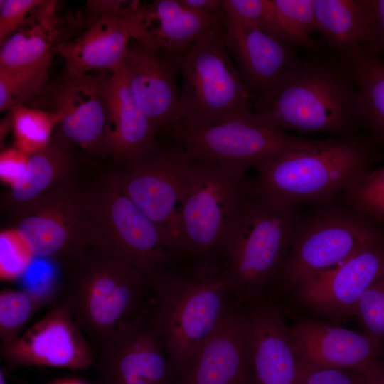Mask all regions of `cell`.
Instances as JSON below:
<instances>
[{
    "instance_id": "6da1fadb",
    "label": "cell",
    "mask_w": 384,
    "mask_h": 384,
    "mask_svg": "<svg viewBox=\"0 0 384 384\" xmlns=\"http://www.w3.org/2000/svg\"><path fill=\"white\" fill-rule=\"evenodd\" d=\"M380 148L361 133L316 140L259 164L257 176L250 179L252 193L280 209L331 201L373 169L381 157Z\"/></svg>"
},
{
    "instance_id": "7a4b0ae2",
    "label": "cell",
    "mask_w": 384,
    "mask_h": 384,
    "mask_svg": "<svg viewBox=\"0 0 384 384\" xmlns=\"http://www.w3.org/2000/svg\"><path fill=\"white\" fill-rule=\"evenodd\" d=\"M253 106L258 117L284 132L348 137L363 129L359 95L339 55L300 58Z\"/></svg>"
},
{
    "instance_id": "3957f363",
    "label": "cell",
    "mask_w": 384,
    "mask_h": 384,
    "mask_svg": "<svg viewBox=\"0 0 384 384\" xmlns=\"http://www.w3.org/2000/svg\"><path fill=\"white\" fill-rule=\"evenodd\" d=\"M150 298L149 323L159 335L176 374L215 331L233 304L218 264L198 260L191 271L168 267L146 278Z\"/></svg>"
},
{
    "instance_id": "277c9868",
    "label": "cell",
    "mask_w": 384,
    "mask_h": 384,
    "mask_svg": "<svg viewBox=\"0 0 384 384\" xmlns=\"http://www.w3.org/2000/svg\"><path fill=\"white\" fill-rule=\"evenodd\" d=\"M65 274L56 302L69 311L87 338L100 350L148 308V282L124 259L90 252Z\"/></svg>"
},
{
    "instance_id": "5b68a950",
    "label": "cell",
    "mask_w": 384,
    "mask_h": 384,
    "mask_svg": "<svg viewBox=\"0 0 384 384\" xmlns=\"http://www.w3.org/2000/svg\"><path fill=\"white\" fill-rule=\"evenodd\" d=\"M375 241H384V226L351 207L342 195L316 203L297 212L289 252L273 284L296 289Z\"/></svg>"
},
{
    "instance_id": "8992f818",
    "label": "cell",
    "mask_w": 384,
    "mask_h": 384,
    "mask_svg": "<svg viewBox=\"0 0 384 384\" xmlns=\"http://www.w3.org/2000/svg\"><path fill=\"white\" fill-rule=\"evenodd\" d=\"M298 211L250 196L217 261L237 301L260 298L273 284L289 252Z\"/></svg>"
},
{
    "instance_id": "52a82bcc",
    "label": "cell",
    "mask_w": 384,
    "mask_h": 384,
    "mask_svg": "<svg viewBox=\"0 0 384 384\" xmlns=\"http://www.w3.org/2000/svg\"><path fill=\"white\" fill-rule=\"evenodd\" d=\"M224 31L223 25L208 32L177 55L183 76L181 125L209 126L252 111V98L230 58Z\"/></svg>"
},
{
    "instance_id": "ba28073f",
    "label": "cell",
    "mask_w": 384,
    "mask_h": 384,
    "mask_svg": "<svg viewBox=\"0 0 384 384\" xmlns=\"http://www.w3.org/2000/svg\"><path fill=\"white\" fill-rule=\"evenodd\" d=\"M84 193L94 252L124 259L145 278L173 260L154 223L124 193L119 173L100 175Z\"/></svg>"
},
{
    "instance_id": "9c48e42d",
    "label": "cell",
    "mask_w": 384,
    "mask_h": 384,
    "mask_svg": "<svg viewBox=\"0 0 384 384\" xmlns=\"http://www.w3.org/2000/svg\"><path fill=\"white\" fill-rule=\"evenodd\" d=\"M252 195L244 174L191 159L182 212L185 253L217 262Z\"/></svg>"
},
{
    "instance_id": "30bf717a",
    "label": "cell",
    "mask_w": 384,
    "mask_h": 384,
    "mask_svg": "<svg viewBox=\"0 0 384 384\" xmlns=\"http://www.w3.org/2000/svg\"><path fill=\"white\" fill-rule=\"evenodd\" d=\"M170 134L192 160L242 174L276 154L309 146L316 141L289 134L253 111L209 126L188 127L178 124Z\"/></svg>"
},
{
    "instance_id": "8fae6325",
    "label": "cell",
    "mask_w": 384,
    "mask_h": 384,
    "mask_svg": "<svg viewBox=\"0 0 384 384\" xmlns=\"http://www.w3.org/2000/svg\"><path fill=\"white\" fill-rule=\"evenodd\" d=\"M191 161L176 142L159 146L119 172L124 193L154 223L164 245L174 254L186 252L182 212Z\"/></svg>"
},
{
    "instance_id": "7c38bea8",
    "label": "cell",
    "mask_w": 384,
    "mask_h": 384,
    "mask_svg": "<svg viewBox=\"0 0 384 384\" xmlns=\"http://www.w3.org/2000/svg\"><path fill=\"white\" fill-rule=\"evenodd\" d=\"M16 221L33 255L55 261L64 270L93 252L85 193L72 183L41 197Z\"/></svg>"
},
{
    "instance_id": "4fadbf2b",
    "label": "cell",
    "mask_w": 384,
    "mask_h": 384,
    "mask_svg": "<svg viewBox=\"0 0 384 384\" xmlns=\"http://www.w3.org/2000/svg\"><path fill=\"white\" fill-rule=\"evenodd\" d=\"M0 352L9 370L32 366L85 370L94 363L90 342L69 311L57 302L17 339L1 345Z\"/></svg>"
},
{
    "instance_id": "5bb4252c",
    "label": "cell",
    "mask_w": 384,
    "mask_h": 384,
    "mask_svg": "<svg viewBox=\"0 0 384 384\" xmlns=\"http://www.w3.org/2000/svg\"><path fill=\"white\" fill-rule=\"evenodd\" d=\"M176 374L147 310L100 350L99 384H176Z\"/></svg>"
},
{
    "instance_id": "9a60e30c",
    "label": "cell",
    "mask_w": 384,
    "mask_h": 384,
    "mask_svg": "<svg viewBox=\"0 0 384 384\" xmlns=\"http://www.w3.org/2000/svg\"><path fill=\"white\" fill-rule=\"evenodd\" d=\"M255 384H296L297 347L279 306L265 295L236 301Z\"/></svg>"
},
{
    "instance_id": "2e32d148",
    "label": "cell",
    "mask_w": 384,
    "mask_h": 384,
    "mask_svg": "<svg viewBox=\"0 0 384 384\" xmlns=\"http://www.w3.org/2000/svg\"><path fill=\"white\" fill-rule=\"evenodd\" d=\"M384 276V241L370 242L295 289L309 308L335 318L356 314L363 293Z\"/></svg>"
},
{
    "instance_id": "e0dca14e",
    "label": "cell",
    "mask_w": 384,
    "mask_h": 384,
    "mask_svg": "<svg viewBox=\"0 0 384 384\" xmlns=\"http://www.w3.org/2000/svg\"><path fill=\"white\" fill-rule=\"evenodd\" d=\"M131 41L124 66L132 94L157 132L171 133L179 122L177 55Z\"/></svg>"
},
{
    "instance_id": "ac0fdd59",
    "label": "cell",
    "mask_w": 384,
    "mask_h": 384,
    "mask_svg": "<svg viewBox=\"0 0 384 384\" xmlns=\"http://www.w3.org/2000/svg\"><path fill=\"white\" fill-rule=\"evenodd\" d=\"M110 74H66L53 90L52 111L63 119L56 135L88 151L105 154L106 90Z\"/></svg>"
},
{
    "instance_id": "d6986e66",
    "label": "cell",
    "mask_w": 384,
    "mask_h": 384,
    "mask_svg": "<svg viewBox=\"0 0 384 384\" xmlns=\"http://www.w3.org/2000/svg\"><path fill=\"white\" fill-rule=\"evenodd\" d=\"M176 384H255L237 303L185 363Z\"/></svg>"
},
{
    "instance_id": "ffe728a7",
    "label": "cell",
    "mask_w": 384,
    "mask_h": 384,
    "mask_svg": "<svg viewBox=\"0 0 384 384\" xmlns=\"http://www.w3.org/2000/svg\"><path fill=\"white\" fill-rule=\"evenodd\" d=\"M224 26L225 45L255 100L270 92L300 58L294 46L255 24L224 17Z\"/></svg>"
},
{
    "instance_id": "44dd1931",
    "label": "cell",
    "mask_w": 384,
    "mask_h": 384,
    "mask_svg": "<svg viewBox=\"0 0 384 384\" xmlns=\"http://www.w3.org/2000/svg\"><path fill=\"white\" fill-rule=\"evenodd\" d=\"M299 366L366 373L378 361L382 342L356 332L313 319H301L290 327Z\"/></svg>"
},
{
    "instance_id": "7402d4cb",
    "label": "cell",
    "mask_w": 384,
    "mask_h": 384,
    "mask_svg": "<svg viewBox=\"0 0 384 384\" xmlns=\"http://www.w3.org/2000/svg\"><path fill=\"white\" fill-rule=\"evenodd\" d=\"M132 39L154 48L180 55L208 32L224 25L223 9L200 13L179 0L139 4L131 11Z\"/></svg>"
},
{
    "instance_id": "603a6c76",
    "label": "cell",
    "mask_w": 384,
    "mask_h": 384,
    "mask_svg": "<svg viewBox=\"0 0 384 384\" xmlns=\"http://www.w3.org/2000/svg\"><path fill=\"white\" fill-rule=\"evenodd\" d=\"M157 132L132 94L123 63L107 81L105 154L124 165L139 161L159 147Z\"/></svg>"
},
{
    "instance_id": "cb8c5ba5",
    "label": "cell",
    "mask_w": 384,
    "mask_h": 384,
    "mask_svg": "<svg viewBox=\"0 0 384 384\" xmlns=\"http://www.w3.org/2000/svg\"><path fill=\"white\" fill-rule=\"evenodd\" d=\"M139 2L97 16L79 36L56 44L54 50L65 60L66 74L112 72L120 67L132 39L131 11Z\"/></svg>"
},
{
    "instance_id": "d4e9b609",
    "label": "cell",
    "mask_w": 384,
    "mask_h": 384,
    "mask_svg": "<svg viewBox=\"0 0 384 384\" xmlns=\"http://www.w3.org/2000/svg\"><path fill=\"white\" fill-rule=\"evenodd\" d=\"M72 144L55 134L46 147L30 156L23 177L4 198V208L15 220L49 191L72 183Z\"/></svg>"
},
{
    "instance_id": "484cf974",
    "label": "cell",
    "mask_w": 384,
    "mask_h": 384,
    "mask_svg": "<svg viewBox=\"0 0 384 384\" xmlns=\"http://www.w3.org/2000/svg\"><path fill=\"white\" fill-rule=\"evenodd\" d=\"M55 1H46L1 45L0 68L21 69L50 65L59 35Z\"/></svg>"
},
{
    "instance_id": "4316f807",
    "label": "cell",
    "mask_w": 384,
    "mask_h": 384,
    "mask_svg": "<svg viewBox=\"0 0 384 384\" xmlns=\"http://www.w3.org/2000/svg\"><path fill=\"white\" fill-rule=\"evenodd\" d=\"M338 55L358 90L363 129L384 149V60L363 46Z\"/></svg>"
},
{
    "instance_id": "83f0119b",
    "label": "cell",
    "mask_w": 384,
    "mask_h": 384,
    "mask_svg": "<svg viewBox=\"0 0 384 384\" xmlns=\"http://www.w3.org/2000/svg\"><path fill=\"white\" fill-rule=\"evenodd\" d=\"M316 31L338 54L365 46L369 22L363 0H314Z\"/></svg>"
},
{
    "instance_id": "f1b7e54d",
    "label": "cell",
    "mask_w": 384,
    "mask_h": 384,
    "mask_svg": "<svg viewBox=\"0 0 384 384\" xmlns=\"http://www.w3.org/2000/svg\"><path fill=\"white\" fill-rule=\"evenodd\" d=\"M53 295L28 289H4L0 292L1 345L14 341L43 307L56 302Z\"/></svg>"
},
{
    "instance_id": "f546056e",
    "label": "cell",
    "mask_w": 384,
    "mask_h": 384,
    "mask_svg": "<svg viewBox=\"0 0 384 384\" xmlns=\"http://www.w3.org/2000/svg\"><path fill=\"white\" fill-rule=\"evenodd\" d=\"M14 146L32 155L46 147L63 119L59 112L19 105L9 111Z\"/></svg>"
},
{
    "instance_id": "4dcf8cb0",
    "label": "cell",
    "mask_w": 384,
    "mask_h": 384,
    "mask_svg": "<svg viewBox=\"0 0 384 384\" xmlns=\"http://www.w3.org/2000/svg\"><path fill=\"white\" fill-rule=\"evenodd\" d=\"M284 42L316 51L319 42L312 38L316 31L314 0H273Z\"/></svg>"
},
{
    "instance_id": "1f68e13d",
    "label": "cell",
    "mask_w": 384,
    "mask_h": 384,
    "mask_svg": "<svg viewBox=\"0 0 384 384\" xmlns=\"http://www.w3.org/2000/svg\"><path fill=\"white\" fill-rule=\"evenodd\" d=\"M49 65L0 68V111H10L39 94L47 81Z\"/></svg>"
},
{
    "instance_id": "d6a6232c",
    "label": "cell",
    "mask_w": 384,
    "mask_h": 384,
    "mask_svg": "<svg viewBox=\"0 0 384 384\" xmlns=\"http://www.w3.org/2000/svg\"><path fill=\"white\" fill-rule=\"evenodd\" d=\"M342 196L351 207L373 222L384 225V165L372 169Z\"/></svg>"
},
{
    "instance_id": "836d02e7",
    "label": "cell",
    "mask_w": 384,
    "mask_h": 384,
    "mask_svg": "<svg viewBox=\"0 0 384 384\" xmlns=\"http://www.w3.org/2000/svg\"><path fill=\"white\" fill-rule=\"evenodd\" d=\"M225 18L255 24L283 41L273 0H221Z\"/></svg>"
},
{
    "instance_id": "e575fe53",
    "label": "cell",
    "mask_w": 384,
    "mask_h": 384,
    "mask_svg": "<svg viewBox=\"0 0 384 384\" xmlns=\"http://www.w3.org/2000/svg\"><path fill=\"white\" fill-rule=\"evenodd\" d=\"M34 257L29 247L14 228L0 233V277L14 280L21 277Z\"/></svg>"
},
{
    "instance_id": "d590c367",
    "label": "cell",
    "mask_w": 384,
    "mask_h": 384,
    "mask_svg": "<svg viewBox=\"0 0 384 384\" xmlns=\"http://www.w3.org/2000/svg\"><path fill=\"white\" fill-rule=\"evenodd\" d=\"M355 315L365 333L384 341V276L363 293Z\"/></svg>"
},
{
    "instance_id": "8d00e7d4",
    "label": "cell",
    "mask_w": 384,
    "mask_h": 384,
    "mask_svg": "<svg viewBox=\"0 0 384 384\" xmlns=\"http://www.w3.org/2000/svg\"><path fill=\"white\" fill-rule=\"evenodd\" d=\"M46 2L44 0H1L0 44L21 27Z\"/></svg>"
},
{
    "instance_id": "74e56055",
    "label": "cell",
    "mask_w": 384,
    "mask_h": 384,
    "mask_svg": "<svg viewBox=\"0 0 384 384\" xmlns=\"http://www.w3.org/2000/svg\"><path fill=\"white\" fill-rule=\"evenodd\" d=\"M296 384H365V375L336 368L299 366Z\"/></svg>"
},
{
    "instance_id": "f35d334b",
    "label": "cell",
    "mask_w": 384,
    "mask_h": 384,
    "mask_svg": "<svg viewBox=\"0 0 384 384\" xmlns=\"http://www.w3.org/2000/svg\"><path fill=\"white\" fill-rule=\"evenodd\" d=\"M369 22V37L365 48L384 60V0H363Z\"/></svg>"
},
{
    "instance_id": "ab89813d",
    "label": "cell",
    "mask_w": 384,
    "mask_h": 384,
    "mask_svg": "<svg viewBox=\"0 0 384 384\" xmlns=\"http://www.w3.org/2000/svg\"><path fill=\"white\" fill-rule=\"evenodd\" d=\"M31 155L15 146L3 150L0 154V179L10 188L23 177Z\"/></svg>"
},
{
    "instance_id": "60d3db41",
    "label": "cell",
    "mask_w": 384,
    "mask_h": 384,
    "mask_svg": "<svg viewBox=\"0 0 384 384\" xmlns=\"http://www.w3.org/2000/svg\"><path fill=\"white\" fill-rule=\"evenodd\" d=\"M186 8L193 11L204 13L213 14L222 11L221 0H179Z\"/></svg>"
},
{
    "instance_id": "b9f144b4",
    "label": "cell",
    "mask_w": 384,
    "mask_h": 384,
    "mask_svg": "<svg viewBox=\"0 0 384 384\" xmlns=\"http://www.w3.org/2000/svg\"><path fill=\"white\" fill-rule=\"evenodd\" d=\"M364 375L365 384H384V363L377 361Z\"/></svg>"
},
{
    "instance_id": "7bdbcfd3",
    "label": "cell",
    "mask_w": 384,
    "mask_h": 384,
    "mask_svg": "<svg viewBox=\"0 0 384 384\" xmlns=\"http://www.w3.org/2000/svg\"><path fill=\"white\" fill-rule=\"evenodd\" d=\"M25 384H28V383H25ZM48 384H90V383L79 378H68L59 379L53 382H51Z\"/></svg>"
},
{
    "instance_id": "ee69618b",
    "label": "cell",
    "mask_w": 384,
    "mask_h": 384,
    "mask_svg": "<svg viewBox=\"0 0 384 384\" xmlns=\"http://www.w3.org/2000/svg\"><path fill=\"white\" fill-rule=\"evenodd\" d=\"M0 384H7L3 369L0 370Z\"/></svg>"
}]
</instances>
